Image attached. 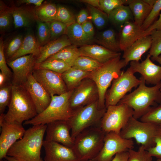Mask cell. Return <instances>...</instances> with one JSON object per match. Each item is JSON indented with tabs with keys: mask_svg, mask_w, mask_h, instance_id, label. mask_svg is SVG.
Listing matches in <instances>:
<instances>
[{
	"mask_svg": "<svg viewBox=\"0 0 161 161\" xmlns=\"http://www.w3.org/2000/svg\"><path fill=\"white\" fill-rule=\"evenodd\" d=\"M96 41L100 45L110 50L116 52H120L121 51L119 40L117 39L116 32L112 28L101 32Z\"/></svg>",
	"mask_w": 161,
	"mask_h": 161,
	"instance_id": "f1b7e54d",
	"label": "cell"
},
{
	"mask_svg": "<svg viewBox=\"0 0 161 161\" xmlns=\"http://www.w3.org/2000/svg\"><path fill=\"white\" fill-rule=\"evenodd\" d=\"M81 25L85 33L89 37L93 39L95 31L91 22L88 20Z\"/></svg>",
	"mask_w": 161,
	"mask_h": 161,
	"instance_id": "681fc988",
	"label": "cell"
},
{
	"mask_svg": "<svg viewBox=\"0 0 161 161\" xmlns=\"http://www.w3.org/2000/svg\"><path fill=\"white\" fill-rule=\"evenodd\" d=\"M13 24L15 28L30 26L36 19L34 12L23 7H12Z\"/></svg>",
	"mask_w": 161,
	"mask_h": 161,
	"instance_id": "83f0119b",
	"label": "cell"
},
{
	"mask_svg": "<svg viewBox=\"0 0 161 161\" xmlns=\"http://www.w3.org/2000/svg\"><path fill=\"white\" fill-rule=\"evenodd\" d=\"M4 159L7 161H20L14 157L7 156H6Z\"/></svg>",
	"mask_w": 161,
	"mask_h": 161,
	"instance_id": "6f0895ef",
	"label": "cell"
},
{
	"mask_svg": "<svg viewBox=\"0 0 161 161\" xmlns=\"http://www.w3.org/2000/svg\"><path fill=\"white\" fill-rule=\"evenodd\" d=\"M154 141L155 146L147 151L152 157L161 158V126H158Z\"/></svg>",
	"mask_w": 161,
	"mask_h": 161,
	"instance_id": "c3c4849f",
	"label": "cell"
},
{
	"mask_svg": "<svg viewBox=\"0 0 161 161\" xmlns=\"http://www.w3.org/2000/svg\"><path fill=\"white\" fill-rule=\"evenodd\" d=\"M158 126L138 120L133 116L122 129L120 136L126 139H134L147 151L155 145V137Z\"/></svg>",
	"mask_w": 161,
	"mask_h": 161,
	"instance_id": "ba28073f",
	"label": "cell"
},
{
	"mask_svg": "<svg viewBox=\"0 0 161 161\" xmlns=\"http://www.w3.org/2000/svg\"><path fill=\"white\" fill-rule=\"evenodd\" d=\"M35 67L49 70L62 74L71 67L61 60L48 58L40 64H36Z\"/></svg>",
	"mask_w": 161,
	"mask_h": 161,
	"instance_id": "d6a6232c",
	"label": "cell"
},
{
	"mask_svg": "<svg viewBox=\"0 0 161 161\" xmlns=\"http://www.w3.org/2000/svg\"><path fill=\"white\" fill-rule=\"evenodd\" d=\"M144 31L134 21L126 22L121 27L119 40L121 50L124 51L139 38L143 37Z\"/></svg>",
	"mask_w": 161,
	"mask_h": 161,
	"instance_id": "ffe728a7",
	"label": "cell"
},
{
	"mask_svg": "<svg viewBox=\"0 0 161 161\" xmlns=\"http://www.w3.org/2000/svg\"><path fill=\"white\" fill-rule=\"evenodd\" d=\"M89 13L86 9L81 10L78 13L76 17V22L80 25L88 21Z\"/></svg>",
	"mask_w": 161,
	"mask_h": 161,
	"instance_id": "816d5d0a",
	"label": "cell"
},
{
	"mask_svg": "<svg viewBox=\"0 0 161 161\" xmlns=\"http://www.w3.org/2000/svg\"><path fill=\"white\" fill-rule=\"evenodd\" d=\"M65 34L72 44L77 47L90 44L93 39L85 33L81 25L75 22L67 26Z\"/></svg>",
	"mask_w": 161,
	"mask_h": 161,
	"instance_id": "d4e9b609",
	"label": "cell"
},
{
	"mask_svg": "<svg viewBox=\"0 0 161 161\" xmlns=\"http://www.w3.org/2000/svg\"><path fill=\"white\" fill-rule=\"evenodd\" d=\"M97 85L91 79H83L73 90L69 99L71 107L73 111L98 100Z\"/></svg>",
	"mask_w": 161,
	"mask_h": 161,
	"instance_id": "7c38bea8",
	"label": "cell"
},
{
	"mask_svg": "<svg viewBox=\"0 0 161 161\" xmlns=\"http://www.w3.org/2000/svg\"><path fill=\"white\" fill-rule=\"evenodd\" d=\"M4 115H0V160L4 159L10 148L23 137L26 131L22 124L5 121Z\"/></svg>",
	"mask_w": 161,
	"mask_h": 161,
	"instance_id": "5bb4252c",
	"label": "cell"
},
{
	"mask_svg": "<svg viewBox=\"0 0 161 161\" xmlns=\"http://www.w3.org/2000/svg\"><path fill=\"white\" fill-rule=\"evenodd\" d=\"M153 61H155L161 65V55H160L157 57L155 58Z\"/></svg>",
	"mask_w": 161,
	"mask_h": 161,
	"instance_id": "91938a15",
	"label": "cell"
},
{
	"mask_svg": "<svg viewBox=\"0 0 161 161\" xmlns=\"http://www.w3.org/2000/svg\"><path fill=\"white\" fill-rule=\"evenodd\" d=\"M140 120L161 126V102L151 107L148 112L140 118Z\"/></svg>",
	"mask_w": 161,
	"mask_h": 161,
	"instance_id": "ab89813d",
	"label": "cell"
},
{
	"mask_svg": "<svg viewBox=\"0 0 161 161\" xmlns=\"http://www.w3.org/2000/svg\"><path fill=\"white\" fill-rule=\"evenodd\" d=\"M100 127L105 132L113 131L120 134L122 129L134 114V110L125 104L109 106L106 108Z\"/></svg>",
	"mask_w": 161,
	"mask_h": 161,
	"instance_id": "30bf717a",
	"label": "cell"
},
{
	"mask_svg": "<svg viewBox=\"0 0 161 161\" xmlns=\"http://www.w3.org/2000/svg\"><path fill=\"white\" fill-rule=\"evenodd\" d=\"M4 51V42L2 38L0 39V69L1 72L5 74L12 81L13 73L7 65Z\"/></svg>",
	"mask_w": 161,
	"mask_h": 161,
	"instance_id": "7dc6e473",
	"label": "cell"
},
{
	"mask_svg": "<svg viewBox=\"0 0 161 161\" xmlns=\"http://www.w3.org/2000/svg\"><path fill=\"white\" fill-rule=\"evenodd\" d=\"M37 57L33 54L24 55L11 61H7L13 71L12 85H23L32 73L36 65Z\"/></svg>",
	"mask_w": 161,
	"mask_h": 161,
	"instance_id": "9a60e30c",
	"label": "cell"
},
{
	"mask_svg": "<svg viewBox=\"0 0 161 161\" xmlns=\"http://www.w3.org/2000/svg\"><path fill=\"white\" fill-rule=\"evenodd\" d=\"M130 66L112 82L111 87L107 92L105 96L106 107L116 105L126 93L130 92L134 88L137 87L140 82L134 75Z\"/></svg>",
	"mask_w": 161,
	"mask_h": 161,
	"instance_id": "9c48e42d",
	"label": "cell"
},
{
	"mask_svg": "<svg viewBox=\"0 0 161 161\" xmlns=\"http://www.w3.org/2000/svg\"><path fill=\"white\" fill-rule=\"evenodd\" d=\"M47 124L33 126L8 151L7 156L20 161H41V150Z\"/></svg>",
	"mask_w": 161,
	"mask_h": 161,
	"instance_id": "6da1fadb",
	"label": "cell"
},
{
	"mask_svg": "<svg viewBox=\"0 0 161 161\" xmlns=\"http://www.w3.org/2000/svg\"><path fill=\"white\" fill-rule=\"evenodd\" d=\"M161 11V0H156L152 7L141 27L144 31L145 30L156 21Z\"/></svg>",
	"mask_w": 161,
	"mask_h": 161,
	"instance_id": "b9f144b4",
	"label": "cell"
},
{
	"mask_svg": "<svg viewBox=\"0 0 161 161\" xmlns=\"http://www.w3.org/2000/svg\"><path fill=\"white\" fill-rule=\"evenodd\" d=\"M105 134L99 125L85 129L76 136L72 148L79 161L96 157L103 147Z\"/></svg>",
	"mask_w": 161,
	"mask_h": 161,
	"instance_id": "277c9868",
	"label": "cell"
},
{
	"mask_svg": "<svg viewBox=\"0 0 161 161\" xmlns=\"http://www.w3.org/2000/svg\"><path fill=\"white\" fill-rule=\"evenodd\" d=\"M128 4L133 14L134 22L141 27L152 7L144 0H129Z\"/></svg>",
	"mask_w": 161,
	"mask_h": 161,
	"instance_id": "484cf974",
	"label": "cell"
},
{
	"mask_svg": "<svg viewBox=\"0 0 161 161\" xmlns=\"http://www.w3.org/2000/svg\"><path fill=\"white\" fill-rule=\"evenodd\" d=\"M160 90L161 91V89H160Z\"/></svg>",
	"mask_w": 161,
	"mask_h": 161,
	"instance_id": "03108f58",
	"label": "cell"
},
{
	"mask_svg": "<svg viewBox=\"0 0 161 161\" xmlns=\"http://www.w3.org/2000/svg\"><path fill=\"white\" fill-rule=\"evenodd\" d=\"M4 120L7 122L22 124L38 114L35 106L23 86L12 85L11 95Z\"/></svg>",
	"mask_w": 161,
	"mask_h": 161,
	"instance_id": "3957f363",
	"label": "cell"
},
{
	"mask_svg": "<svg viewBox=\"0 0 161 161\" xmlns=\"http://www.w3.org/2000/svg\"><path fill=\"white\" fill-rule=\"evenodd\" d=\"M106 109L100 108L97 100L73 111L68 120L72 138L74 139L80 132L88 128L100 125Z\"/></svg>",
	"mask_w": 161,
	"mask_h": 161,
	"instance_id": "52a82bcc",
	"label": "cell"
},
{
	"mask_svg": "<svg viewBox=\"0 0 161 161\" xmlns=\"http://www.w3.org/2000/svg\"><path fill=\"white\" fill-rule=\"evenodd\" d=\"M73 90L51 96L50 103L46 109L32 119L25 122L24 124L35 126L47 124L56 120H68L73 112L69 103Z\"/></svg>",
	"mask_w": 161,
	"mask_h": 161,
	"instance_id": "5b68a950",
	"label": "cell"
},
{
	"mask_svg": "<svg viewBox=\"0 0 161 161\" xmlns=\"http://www.w3.org/2000/svg\"><path fill=\"white\" fill-rule=\"evenodd\" d=\"M128 151L127 161H152V157L143 145H141L137 151L131 149H129Z\"/></svg>",
	"mask_w": 161,
	"mask_h": 161,
	"instance_id": "60d3db41",
	"label": "cell"
},
{
	"mask_svg": "<svg viewBox=\"0 0 161 161\" xmlns=\"http://www.w3.org/2000/svg\"><path fill=\"white\" fill-rule=\"evenodd\" d=\"M140 82L133 92L126 94L117 104H125L134 110L133 117L140 119L145 114L152 106H156L161 102V82L152 87L145 85L144 79L141 77Z\"/></svg>",
	"mask_w": 161,
	"mask_h": 161,
	"instance_id": "7a4b0ae2",
	"label": "cell"
},
{
	"mask_svg": "<svg viewBox=\"0 0 161 161\" xmlns=\"http://www.w3.org/2000/svg\"><path fill=\"white\" fill-rule=\"evenodd\" d=\"M129 0H99V9L108 16L116 7L128 4Z\"/></svg>",
	"mask_w": 161,
	"mask_h": 161,
	"instance_id": "f6af8a7d",
	"label": "cell"
},
{
	"mask_svg": "<svg viewBox=\"0 0 161 161\" xmlns=\"http://www.w3.org/2000/svg\"><path fill=\"white\" fill-rule=\"evenodd\" d=\"M91 72L72 66L62 73V76L69 91L73 90L83 79L88 78Z\"/></svg>",
	"mask_w": 161,
	"mask_h": 161,
	"instance_id": "4316f807",
	"label": "cell"
},
{
	"mask_svg": "<svg viewBox=\"0 0 161 161\" xmlns=\"http://www.w3.org/2000/svg\"><path fill=\"white\" fill-rule=\"evenodd\" d=\"M67 26L66 24L57 20L50 22V41L56 39L65 34Z\"/></svg>",
	"mask_w": 161,
	"mask_h": 161,
	"instance_id": "ee69618b",
	"label": "cell"
},
{
	"mask_svg": "<svg viewBox=\"0 0 161 161\" xmlns=\"http://www.w3.org/2000/svg\"><path fill=\"white\" fill-rule=\"evenodd\" d=\"M128 157V151L121 152L116 154L111 161H127Z\"/></svg>",
	"mask_w": 161,
	"mask_h": 161,
	"instance_id": "db71d44e",
	"label": "cell"
},
{
	"mask_svg": "<svg viewBox=\"0 0 161 161\" xmlns=\"http://www.w3.org/2000/svg\"><path fill=\"white\" fill-rule=\"evenodd\" d=\"M13 23L12 7L6 6L2 1H0V29L4 31L9 29Z\"/></svg>",
	"mask_w": 161,
	"mask_h": 161,
	"instance_id": "e575fe53",
	"label": "cell"
},
{
	"mask_svg": "<svg viewBox=\"0 0 161 161\" xmlns=\"http://www.w3.org/2000/svg\"><path fill=\"white\" fill-rule=\"evenodd\" d=\"M80 55H81L79 48L76 46L71 45L65 47L48 58L61 60L72 67L73 66L76 59Z\"/></svg>",
	"mask_w": 161,
	"mask_h": 161,
	"instance_id": "1f68e13d",
	"label": "cell"
},
{
	"mask_svg": "<svg viewBox=\"0 0 161 161\" xmlns=\"http://www.w3.org/2000/svg\"><path fill=\"white\" fill-rule=\"evenodd\" d=\"M125 60L120 56L103 64L99 68L91 72L88 78L93 80L97 87L98 105L101 109L106 108L105 96L107 90L113 80L123 72L122 69L127 65Z\"/></svg>",
	"mask_w": 161,
	"mask_h": 161,
	"instance_id": "8992f818",
	"label": "cell"
},
{
	"mask_svg": "<svg viewBox=\"0 0 161 161\" xmlns=\"http://www.w3.org/2000/svg\"><path fill=\"white\" fill-rule=\"evenodd\" d=\"M148 54L146 58L140 62L132 61L130 67L134 73L138 72L144 79L145 83L155 85L161 82V65H157L150 59Z\"/></svg>",
	"mask_w": 161,
	"mask_h": 161,
	"instance_id": "ac0fdd59",
	"label": "cell"
},
{
	"mask_svg": "<svg viewBox=\"0 0 161 161\" xmlns=\"http://www.w3.org/2000/svg\"><path fill=\"white\" fill-rule=\"evenodd\" d=\"M80 1L88 4L90 6L99 9V0H83Z\"/></svg>",
	"mask_w": 161,
	"mask_h": 161,
	"instance_id": "9f6ffc18",
	"label": "cell"
},
{
	"mask_svg": "<svg viewBox=\"0 0 161 161\" xmlns=\"http://www.w3.org/2000/svg\"><path fill=\"white\" fill-rule=\"evenodd\" d=\"M23 86L31 99L38 114L42 112L49 105L51 97L35 79L32 73L29 75L27 81Z\"/></svg>",
	"mask_w": 161,
	"mask_h": 161,
	"instance_id": "e0dca14e",
	"label": "cell"
},
{
	"mask_svg": "<svg viewBox=\"0 0 161 161\" xmlns=\"http://www.w3.org/2000/svg\"><path fill=\"white\" fill-rule=\"evenodd\" d=\"M44 161H79L71 148L60 143L44 140Z\"/></svg>",
	"mask_w": 161,
	"mask_h": 161,
	"instance_id": "d6986e66",
	"label": "cell"
},
{
	"mask_svg": "<svg viewBox=\"0 0 161 161\" xmlns=\"http://www.w3.org/2000/svg\"><path fill=\"white\" fill-rule=\"evenodd\" d=\"M37 40L41 47L50 41V22L37 20Z\"/></svg>",
	"mask_w": 161,
	"mask_h": 161,
	"instance_id": "74e56055",
	"label": "cell"
},
{
	"mask_svg": "<svg viewBox=\"0 0 161 161\" xmlns=\"http://www.w3.org/2000/svg\"><path fill=\"white\" fill-rule=\"evenodd\" d=\"M92 20L96 27L102 29L107 25L108 21V15L100 10L89 5L88 7Z\"/></svg>",
	"mask_w": 161,
	"mask_h": 161,
	"instance_id": "8d00e7d4",
	"label": "cell"
},
{
	"mask_svg": "<svg viewBox=\"0 0 161 161\" xmlns=\"http://www.w3.org/2000/svg\"><path fill=\"white\" fill-rule=\"evenodd\" d=\"M157 161H161V158H157Z\"/></svg>",
	"mask_w": 161,
	"mask_h": 161,
	"instance_id": "6125c7cd",
	"label": "cell"
},
{
	"mask_svg": "<svg viewBox=\"0 0 161 161\" xmlns=\"http://www.w3.org/2000/svg\"><path fill=\"white\" fill-rule=\"evenodd\" d=\"M103 64L89 57L81 55L76 59L73 66L84 71L92 72Z\"/></svg>",
	"mask_w": 161,
	"mask_h": 161,
	"instance_id": "836d02e7",
	"label": "cell"
},
{
	"mask_svg": "<svg viewBox=\"0 0 161 161\" xmlns=\"http://www.w3.org/2000/svg\"><path fill=\"white\" fill-rule=\"evenodd\" d=\"M10 80L5 74L1 72H0V88L10 83Z\"/></svg>",
	"mask_w": 161,
	"mask_h": 161,
	"instance_id": "11a10c76",
	"label": "cell"
},
{
	"mask_svg": "<svg viewBox=\"0 0 161 161\" xmlns=\"http://www.w3.org/2000/svg\"><path fill=\"white\" fill-rule=\"evenodd\" d=\"M144 1L150 6L153 7L156 0H144Z\"/></svg>",
	"mask_w": 161,
	"mask_h": 161,
	"instance_id": "680465c9",
	"label": "cell"
},
{
	"mask_svg": "<svg viewBox=\"0 0 161 161\" xmlns=\"http://www.w3.org/2000/svg\"><path fill=\"white\" fill-rule=\"evenodd\" d=\"M41 161H44V160L42 158Z\"/></svg>",
	"mask_w": 161,
	"mask_h": 161,
	"instance_id": "e7e4bbea",
	"label": "cell"
},
{
	"mask_svg": "<svg viewBox=\"0 0 161 161\" xmlns=\"http://www.w3.org/2000/svg\"><path fill=\"white\" fill-rule=\"evenodd\" d=\"M88 161H97V160L95 159L94 158L91 160H89Z\"/></svg>",
	"mask_w": 161,
	"mask_h": 161,
	"instance_id": "94428289",
	"label": "cell"
},
{
	"mask_svg": "<svg viewBox=\"0 0 161 161\" xmlns=\"http://www.w3.org/2000/svg\"><path fill=\"white\" fill-rule=\"evenodd\" d=\"M109 20L114 25L120 27L126 22L133 21L134 17L128 6H120L109 14Z\"/></svg>",
	"mask_w": 161,
	"mask_h": 161,
	"instance_id": "f546056e",
	"label": "cell"
},
{
	"mask_svg": "<svg viewBox=\"0 0 161 161\" xmlns=\"http://www.w3.org/2000/svg\"><path fill=\"white\" fill-rule=\"evenodd\" d=\"M134 148L132 139L123 138L113 131L106 133L103 147L95 159L97 161H111L117 154L128 151Z\"/></svg>",
	"mask_w": 161,
	"mask_h": 161,
	"instance_id": "8fae6325",
	"label": "cell"
},
{
	"mask_svg": "<svg viewBox=\"0 0 161 161\" xmlns=\"http://www.w3.org/2000/svg\"><path fill=\"white\" fill-rule=\"evenodd\" d=\"M71 127L68 120L55 121L47 124L45 140L61 144L72 148L74 139L70 133Z\"/></svg>",
	"mask_w": 161,
	"mask_h": 161,
	"instance_id": "2e32d148",
	"label": "cell"
},
{
	"mask_svg": "<svg viewBox=\"0 0 161 161\" xmlns=\"http://www.w3.org/2000/svg\"><path fill=\"white\" fill-rule=\"evenodd\" d=\"M55 20L60 21L67 25L75 22L72 13L67 8L62 6H57Z\"/></svg>",
	"mask_w": 161,
	"mask_h": 161,
	"instance_id": "bcb514c9",
	"label": "cell"
},
{
	"mask_svg": "<svg viewBox=\"0 0 161 161\" xmlns=\"http://www.w3.org/2000/svg\"><path fill=\"white\" fill-rule=\"evenodd\" d=\"M44 1L43 0H19L17 1V3L18 5L32 4L38 7L42 4Z\"/></svg>",
	"mask_w": 161,
	"mask_h": 161,
	"instance_id": "f5cc1de1",
	"label": "cell"
},
{
	"mask_svg": "<svg viewBox=\"0 0 161 161\" xmlns=\"http://www.w3.org/2000/svg\"><path fill=\"white\" fill-rule=\"evenodd\" d=\"M11 83L0 88V114H4L6 107L9 103L11 95Z\"/></svg>",
	"mask_w": 161,
	"mask_h": 161,
	"instance_id": "7bdbcfd3",
	"label": "cell"
},
{
	"mask_svg": "<svg viewBox=\"0 0 161 161\" xmlns=\"http://www.w3.org/2000/svg\"><path fill=\"white\" fill-rule=\"evenodd\" d=\"M78 48L81 55L89 57L102 64L121 55L120 52L113 51L100 45L89 44Z\"/></svg>",
	"mask_w": 161,
	"mask_h": 161,
	"instance_id": "44dd1931",
	"label": "cell"
},
{
	"mask_svg": "<svg viewBox=\"0 0 161 161\" xmlns=\"http://www.w3.org/2000/svg\"><path fill=\"white\" fill-rule=\"evenodd\" d=\"M0 161H7L5 159L4 160L3 159L1 160Z\"/></svg>",
	"mask_w": 161,
	"mask_h": 161,
	"instance_id": "be15d7a7",
	"label": "cell"
},
{
	"mask_svg": "<svg viewBox=\"0 0 161 161\" xmlns=\"http://www.w3.org/2000/svg\"><path fill=\"white\" fill-rule=\"evenodd\" d=\"M152 42L149 54L153 60L161 54V30H154L150 33Z\"/></svg>",
	"mask_w": 161,
	"mask_h": 161,
	"instance_id": "f35d334b",
	"label": "cell"
},
{
	"mask_svg": "<svg viewBox=\"0 0 161 161\" xmlns=\"http://www.w3.org/2000/svg\"><path fill=\"white\" fill-rule=\"evenodd\" d=\"M32 75L51 97L60 95L68 91L61 74L35 67Z\"/></svg>",
	"mask_w": 161,
	"mask_h": 161,
	"instance_id": "4fadbf2b",
	"label": "cell"
},
{
	"mask_svg": "<svg viewBox=\"0 0 161 161\" xmlns=\"http://www.w3.org/2000/svg\"><path fill=\"white\" fill-rule=\"evenodd\" d=\"M24 37L18 35L12 38L6 44L4 43V51L7 61L19 49L22 43Z\"/></svg>",
	"mask_w": 161,
	"mask_h": 161,
	"instance_id": "d590c367",
	"label": "cell"
},
{
	"mask_svg": "<svg viewBox=\"0 0 161 161\" xmlns=\"http://www.w3.org/2000/svg\"><path fill=\"white\" fill-rule=\"evenodd\" d=\"M72 45L67 36L64 34L58 39L51 41L40 48V54L37 58L36 64L45 61L65 47Z\"/></svg>",
	"mask_w": 161,
	"mask_h": 161,
	"instance_id": "603a6c76",
	"label": "cell"
},
{
	"mask_svg": "<svg viewBox=\"0 0 161 161\" xmlns=\"http://www.w3.org/2000/svg\"><path fill=\"white\" fill-rule=\"evenodd\" d=\"M152 40L150 35L141 37L123 51L122 58L127 65L132 61H139L142 55L150 49Z\"/></svg>",
	"mask_w": 161,
	"mask_h": 161,
	"instance_id": "7402d4cb",
	"label": "cell"
},
{
	"mask_svg": "<svg viewBox=\"0 0 161 161\" xmlns=\"http://www.w3.org/2000/svg\"><path fill=\"white\" fill-rule=\"evenodd\" d=\"M155 30H161V12L159 15L158 19L156 20L148 28L144 31L143 36L150 35V33L152 31Z\"/></svg>",
	"mask_w": 161,
	"mask_h": 161,
	"instance_id": "f907efd6",
	"label": "cell"
},
{
	"mask_svg": "<svg viewBox=\"0 0 161 161\" xmlns=\"http://www.w3.org/2000/svg\"><path fill=\"white\" fill-rule=\"evenodd\" d=\"M41 47L34 35L31 32H29L24 37L18 50L7 61H12L20 57L31 54L37 58L40 54Z\"/></svg>",
	"mask_w": 161,
	"mask_h": 161,
	"instance_id": "cb8c5ba5",
	"label": "cell"
},
{
	"mask_svg": "<svg viewBox=\"0 0 161 161\" xmlns=\"http://www.w3.org/2000/svg\"><path fill=\"white\" fill-rule=\"evenodd\" d=\"M57 7L55 4L48 3L36 7L34 12L36 20L51 22L55 20Z\"/></svg>",
	"mask_w": 161,
	"mask_h": 161,
	"instance_id": "4dcf8cb0",
	"label": "cell"
}]
</instances>
